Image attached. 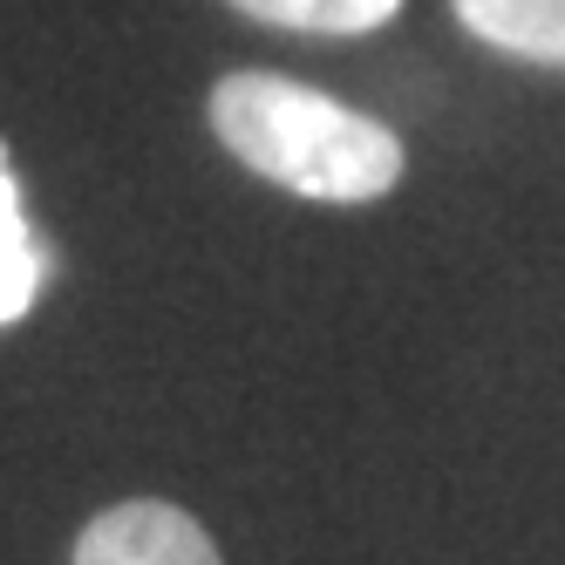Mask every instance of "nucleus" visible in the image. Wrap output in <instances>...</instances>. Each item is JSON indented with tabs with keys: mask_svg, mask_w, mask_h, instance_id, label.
<instances>
[{
	"mask_svg": "<svg viewBox=\"0 0 565 565\" xmlns=\"http://www.w3.org/2000/svg\"><path fill=\"white\" fill-rule=\"evenodd\" d=\"M75 565H225V558L184 504L124 498V504H109L83 524Z\"/></svg>",
	"mask_w": 565,
	"mask_h": 565,
	"instance_id": "nucleus-2",
	"label": "nucleus"
},
{
	"mask_svg": "<svg viewBox=\"0 0 565 565\" xmlns=\"http://www.w3.org/2000/svg\"><path fill=\"white\" fill-rule=\"evenodd\" d=\"M463 34H477L483 49L565 68V0H450Z\"/></svg>",
	"mask_w": 565,
	"mask_h": 565,
	"instance_id": "nucleus-3",
	"label": "nucleus"
},
{
	"mask_svg": "<svg viewBox=\"0 0 565 565\" xmlns=\"http://www.w3.org/2000/svg\"><path fill=\"white\" fill-rule=\"evenodd\" d=\"M225 8L287 34H375L402 14V0H225Z\"/></svg>",
	"mask_w": 565,
	"mask_h": 565,
	"instance_id": "nucleus-5",
	"label": "nucleus"
},
{
	"mask_svg": "<svg viewBox=\"0 0 565 565\" xmlns=\"http://www.w3.org/2000/svg\"><path fill=\"white\" fill-rule=\"evenodd\" d=\"M212 137L253 178L313 205H375L402 184L409 150L388 124L361 116L273 68H232L212 83Z\"/></svg>",
	"mask_w": 565,
	"mask_h": 565,
	"instance_id": "nucleus-1",
	"label": "nucleus"
},
{
	"mask_svg": "<svg viewBox=\"0 0 565 565\" xmlns=\"http://www.w3.org/2000/svg\"><path fill=\"white\" fill-rule=\"evenodd\" d=\"M42 287H49V246H42V232L28 225L14 164H8V150H0V328H14V320L42 300Z\"/></svg>",
	"mask_w": 565,
	"mask_h": 565,
	"instance_id": "nucleus-4",
	"label": "nucleus"
}]
</instances>
